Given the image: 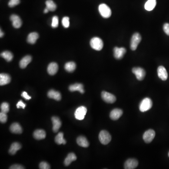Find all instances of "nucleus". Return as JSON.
I'll return each mask as SVG.
<instances>
[{
  "instance_id": "nucleus-40",
  "label": "nucleus",
  "mask_w": 169,
  "mask_h": 169,
  "mask_svg": "<svg viewBox=\"0 0 169 169\" xmlns=\"http://www.w3.org/2000/svg\"><path fill=\"white\" fill-rule=\"evenodd\" d=\"M10 169H25V168L19 164H15L13 165H12L10 167Z\"/></svg>"
},
{
  "instance_id": "nucleus-24",
  "label": "nucleus",
  "mask_w": 169,
  "mask_h": 169,
  "mask_svg": "<svg viewBox=\"0 0 169 169\" xmlns=\"http://www.w3.org/2000/svg\"><path fill=\"white\" fill-rule=\"evenodd\" d=\"M21 148V145L18 142H14L12 144L9 149V153L11 155H14L17 153V151Z\"/></svg>"
},
{
  "instance_id": "nucleus-11",
  "label": "nucleus",
  "mask_w": 169,
  "mask_h": 169,
  "mask_svg": "<svg viewBox=\"0 0 169 169\" xmlns=\"http://www.w3.org/2000/svg\"><path fill=\"white\" fill-rule=\"evenodd\" d=\"M138 165V162L135 159H129L126 161L124 165L125 169H134L136 168Z\"/></svg>"
},
{
  "instance_id": "nucleus-4",
  "label": "nucleus",
  "mask_w": 169,
  "mask_h": 169,
  "mask_svg": "<svg viewBox=\"0 0 169 169\" xmlns=\"http://www.w3.org/2000/svg\"><path fill=\"white\" fill-rule=\"evenodd\" d=\"M99 11L100 13L103 18H108L111 15V11L110 8L106 4H101L99 6Z\"/></svg>"
},
{
  "instance_id": "nucleus-2",
  "label": "nucleus",
  "mask_w": 169,
  "mask_h": 169,
  "mask_svg": "<svg viewBox=\"0 0 169 169\" xmlns=\"http://www.w3.org/2000/svg\"><path fill=\"white\" fill-rule=\"evenodd\" d=\"M153 103L149 98H145L142 100L139 104V109L141 112H144L148 111L152 108Z\"/></svg>"
},
{
  "instance_id": "nucleus-27",
  "label": "nucleus",
  "mask_w": 169,
  "mask_h": 169,
  "mask_svg": "<svg viewBox=\"0 0 169 169\" xmlns=\"http://www.w3.org/2000/svg\"><path fill=\"white\" fill-rule=\"evenodd\" d=\"M156 0H148L145 4V10L151 11L153 10L156 6Z\"/></svg>"
},
{
  "instance_id": "nucleus-43",
  "label": "nucleus",
  "mask_w": 169,
  "mask_h": 169,
  "mask_svg": "<svg viewBox=\"0 0 169 169\" xmlns=\"http://www.w3.org/2000/svg\"><path fill=\"white\" fill-rule=\"evenodd\" d=\"M49 11V10H48V8H45V9L44 11V12L45 13H47Z\"/></svg>"
},
{
  "instance_id": "nucleus-9",
  "label": "nucleus",
  "mask_w": 169,
  "mask_h": 169,
  "mask_svg": "<svg viewBox=\"0 0 169 169\" xmlns=\"http://www.w3.org/2000/svg\"><path fill=\"white\" fill-rule=\"evenodd\" d=\"M155 135V132L153 130L149 129L144 132L143 135V139L145 142L149 143L154 139Z\"/></svg>"
},
{
  "instance_id": "nucleus-3",
  "label": "nucleus",
  "mask_w": 169,
  "mask_h": 169,
  "mask_svg": "<svg viewBox=\"0 0 169 169\" xmlns=\"http://www.w3.org/2000/svg\"><path fill=\"white\" fill-rule=\"evenodd\" d=\"M99 139L103 145H107L111 141V136L108 132L105 130L100 131L99 135Z\"/></svg>"
},
{
  "instance_id": "nucleus-13",
  "label": "nucleus",
  "mask_w": 169,
  "mask_h": 169,
  "mask_svg": "<svg viewBox=\"0 0 169 169\" xmlns=\"http://www.w3.org/2000/svg\"><path fill=\"white\" fill-rule=\"evenodd\" d=\"M158 74L159 78L163 81H165L168 78V73L166 69L163 66H160L158 69Z\"/></svg>"
},
{
  "instance_id": "nucleus-29",
  "label": "nucleus",
  "mask_w": 169,
  "mask_h": 169,
  "mask_svg": "<svg viewBox=\"0 0 169 169\" xmlns=\"http://www.w3.org/2000/svg\"><path fill=\"white\" fill-rule=\"evenodd\" d=\"M76 65L73 62H69L65 63V68L66 71L69 72H74L76 69Z\"/></svg>"
},
{
  "instance_id": "nucleus-32",
  "label": "nucleus",
  "mask_w": 169,
  "mask_h": 169,
  "mask_svg": "<svg viewBox=\"0 0 169 169\" xmlns=\"http://www.w3.org/2000/svg\"><path fill=\"white\" fill-rule=\"evenodd\" d=\"M1 112L4 113H8L10 110V105L7 103H3L1 105Z\"/></svg>"
},
{
  "instance_id": "nucleus-21",
  "label": "nucleus",
  "mask_w": 169,
  "mask_h": 169,
  "mask_svg": "<svg viewBox=\"0 0 169 169\" xmlns=\"http://www.w3.org/2000/svg\"><path fill=\"white\" fill-rule=\"evenodd\" d=\"M46 136L45 131L42 129H38L35 130L33 133V137L37 140L44 139Z\"/></svg>"
},
{
  "instance_id": "nucleus-6",
  "label": "nucleus",
  "mask_w": 169,
  "mask_h": 169,
  "mask_svg": "<svg viewBox=\"0 0 169 169\" xmlns=\"http://www.w3.org/2000/svg\"><path fill=\"white\" fill-rule=\"evenodd\" d=\"M101 98L106 103L108 104H113L116 101V96L109 92L103 91L101 93Z\"/></svg>"
},
{
  "instance_id": "nucleus-23",
  "label": "nucleus",
  "mask_w": 169,
  "mask_h": 169,
  "mask_svg": "<svg viewBox=\"0 0 169 169\" xmlns=\"http://www.w3.org/2000/svg\"><path fill=\"white\" fill-rule=\"evenodd\" d=\"M32 58L30 56H24L19 62V66L22 69H24L27 67V66L28 65L29 63H30L32 61Z\"/></svg>"
},
{
  "instance_id": "nucleus-41",
  "label": "nucleus",
  "mask_w": 169,
  "mask_h": 169,
  "mask_svg": "<svg viewBox=\"0 0 169 169\" xmlns=\"http://www.w3.org/2000/svg\"><path fill=\"white\" fill-rule=\"evenodd\" d=\"M21 96H22L25 99L27 100H29L30 99H31V97H30L26 92H23L21 94Z\"/></svg>"
},
{
  "instance_id": "nucleus-44",
  "label": "nucleus",
  "mask_w": 169,
  "mask_h": 169,
  "mask_svg": "<svg viewBox=\"0 0 169 169\" xmlns=\"http://www.w3.org/2000/svg\"><path fill=\"white\" fill-rule=\"evenodd\" d=\"M168 156H169V153H168Z\"/></svg>"
},
{
  "instance_id": "nucleus-8",
  "label": "nucleus",
  "mask_w": 169,
  "mask_h": 169,
  "mask_svg": "<svg viewBox=\"0 0 169 169\" xmlns=\"http://www.w3.org/2000/svg\"><path fill=\"white\" fill-rule=\"evenodd\" d=\"M87 112V109L84 106H80L77 109L75 112V118L77 120H81L84 118Z\"/></svg>"
},
{
  "instance_id": "nucleus-28",
  "label": "nucleus",
  "mask_w": 169,
  "mask_h": 169,
  "mask_svg": "<svg viewBox=\"0 0 169 169\" xmlns=\"http://www.w3.org/2000/svg\"><path fill=\"white\" fill-rule=\"evenodd\" d=\"M55 142L58 144H65L66 143V141L65 139L63 138V133L62 132H59L56 135L55 139Z\"/></svg>"
},
{
  "instance_id": "nucleus-31",
  "label": "nucleus",
  "mask_w": 169,
  "mask_h": 169,
  "mask_svg": "<svg viewBox=\"0 0 169 169\" xmlns=\"http://www.w3.org/2000/svg\"><path fill=\"white\" fill-rule=\"evenodd\" d=\"M46 8H48L49 11H54L56 10V4L52 0H47L46 2Z\"/></svg>"
},
{
  "instance_id": "nucleus-39",
  "label": "nucleus",
  "mask_w": 169,
  "mask_h": 169,
  "mask_svg": "<svg viewBox=\"0 0 169 169\" xmlns=\"http://www.w3.org/2000/svg\"><path fill=\"white\" fill-rule=\"evenodd\" d=\"M25 106H26V104L21 100L18 101V103L17 104V107L18 109L22 108V109H24L25 108Z\"/></svg>"
},
{
  "instance_id": "nucleus-10",
  "label": "nucleus",
  "mask_w": 169,
  "mask_h": 169,
  "mask_svg": "<svg viewBox=\"0 0 169 169\" xmlns=\"http://www.w3.org/2000/svg\"><path fill=\"white\" fill-rule=\"evenodd\" d=\"M10 20L12 22L13 27L14 28H19L21 27L22 22L19 16L15 14L12 15L10 17Z\"/></svg>"
},
{
  "instance_id": "nucleus-5",
  "label": "nucleus",
  "mask_w": 169,
  "mask_h": 169,
  "mask_svg": "<svg viewBox=\"0 0 169 169\" xmlns=\"http://www.w3.org/2000/svg\"><path fill=\"white\" fill-rule=\"evenodd\" d=\"M142 40V37L140 34L138 33H135L132 35L130 43V48L131 49L134 51L136 49Z\"/></svg>"
},
{
  "instance_id": "nucleus-37",
  "label": "nucleus",
  "mask_w": 169,
  "mask_h": 169,
  "mask_svg": "<svg viewBox=\"0 0 169 169\" xmlns=\"http://www.w3.org/2000/svg\"><path fill=\"white\" fill-rule=\"evenodd\" d=\"M39 168L40 169H49L50 166L46 162H42L40 164Z\"/></svg>"
},
{
  "instance_id": "nucleus-42",
  "label": "nucleus",
  "mask_w": 169,
  "mask_h": 169,
  "mask_svg": "<svg viewBox=\"0 0 169 169\" xmlns=\"http://www.w3.org/2000/svg\"><path fill=\"white\" fill-rule=\"evenodd\" d=\"M3 35H4V33H3L2 31V30H1V31H0V37H1V38H2Z\"/></svg>"
},
{
  "instance_id": "nucleus-15",
  "label": "nucleus",
  "mask_w": 169,
  "mask_h": 169,
  "mask_svg": "<svg viewBox=\"0 0 169 169\" xmlns=\"http://www.w3.org/2000/svg\"><path fill=\"white\" fill-rule=\"evenodd\" d=\"M53 124V131L54 132H57L62 126V123L59 117L53 116L52 117Z\"/></svg>"
},
{
  "instance_id": "nucleus-25",
  "label": "nucleus",
  "mask_w": 169,
  "mask_h": 169,
  "mask_svg": "<svg viewBox=\"0 0 169 169\" xmlns=\"http://www.w3.org/2000/svg\"><path fill=\"white\" fill-rule=\"evenodd\" d=\"M76 159H77V157L75 154L73 153H71L68 155L67 158L65 159L64 164L66 166H69L72 162H73Z\"/></svg>"
},
{
  "instance_id": "nucleus-19",
  "label": "nucleus",
  "mask_w": 169,
  "mask_h": 169,
  "mask_svg": "<svg viewBox=\"0 0 169 169\" xmlns=\"http://www.w3.org/2000/svg\"><path fill=\"white\" fill-rule=\"evenodd\" d=\"M58 70V66L56 62H51L48 67V73L50 75H54L57 73Z\"/></svg>"
},
{
  "instance_id": "nucleus-12",
  "label": "nucleus",
  "mask_w": 169,
  "mask_h": 169,
  "mask_svg": "<svg viewBox=\"0 0 169 169\" xmlns=\"http://www.w3.org/2000/svg\"><path fill=\"white\" fill-rule=\"evenodd\" d=\"M126 50L125 48L115 47L114 49V56L116 59H121L126 54Z\"/></svg>"
},
{
  "instance_id": "nucleus-33",
  "label": "nucleus",
  "mask_w": 169,
  "mask_h": 169,
  "mask_svg": "<svg viewBox=\"0 0 169 169\" xmlns=\"http://www.w3.org/2000/svg\"><path fill=\"white\" fill-rule=\"evenodd\" d=\"M62 24L65 28H68L70 26L69 18L68 17H63L62 19Z\"/></svg>"
},
{
  "instance_id": "nucleus-26",
  "label": "nucleus",
  "mask_w": 169,
  "mask_h": 169,
  "mask_svg": "<svg viewBox=\"0 0 169 169\" xmlns=\"http://www.w3.org/2000/svg\"><path fill=\"white\" fill-rule=\"evenodd\" d=\"M39 38L38 33L33 32L29 34L27 37V42L29 43L33 44L36 42V40Z\"/></svg>"
},
{
  "instance_id": "nucleus-38",
  "label": "nucleus",
  "mask_w": 169,
  "mask_h": 169,
  "mask_svg": "<svg viewBox=\"0 0 169 169\" xmlns=\"http://www.w3.org/2000/svg\"><path fill=\"white\" fill-rule=\"evenodd\" d=\"M163 30L164 32L167 35L169 36V24L165 23L163 26Z\"/></svg>"
},
{
  "instance_id": "nucleus-36",
  "label": "nucleus",
  "mask_w": 169,
  "mask_h": 169,
  "mask_svg": "<svg viewBox=\"0 0 169 169\" xmlns=\"http://www.w3.org/2000/svg\"><path fill=\"white\" fill-rule=\"evenodd\" d=\"M7 121V116L6 113L1 112L0 113V121L2 123H5Z\"/></svg>"
},
{
  "instance_id": "nucleus-18",
  "label": "nucleus",
  "mask_w": 169,
  "mask_h": 169,
  "mask_svg": "<svg viewBox=\"0 0 169 169\" xmlns=\"http://www.w3.org/2000/svg\"><path fill=\"white\" fill-rule=\"evenodd\" d=\"M10 131L11 132L16 134H21L22 132V128L18 123H13L10 126Z\"/></svg>"
},
{
  "instance_id": "nucleus-34",
  "label": "nucleus",
  "mask_w": 169,
  "mask_h": 169,
  "mask_svg": "<svg viewBox=\"0 0 169 169\" xmlns=\"http://www.w3.org/2000/svg\"><path fill=\"white\" fill-rule=\"evenodd\" d=\"M59 24V19L57 16H54L52 18V26L53 28H56Z\"/></svg>"
},
{
  "instance_id": "nucleus-16",
  "label": "nucleus",
  "mask_w": 169,
  "mask_h": 169,
  "mask_svg": "<svg viewBox=\"0 0 169 169\" xmlns=\"http://www.w3.org/2000/svg\"><path fill=\"white\" fill-rule=\"evenodd\" d=\"M69 89L71 92L79 91L81 94H84V92L83 85L80 83H75L72 84L69 87Z\"/></svg>"
},
{
  "instance_id": "nucleus-17",
  "label": "nucleus",
  "mask_w": 169,
  "mask_h": 169,
  "mask_svg": "<svg viewBox=\"0 0 169 169\" xmlns=\"http://www.w3.org/2000/svg\"><path fill=\"white\" fill-rule=\"evenodd\" d=\"M11 81V76L6 73L0 74V85L4 86L10 83Z\"/></svg>"
},
{
  "instance_id": "nucleus-30",
  "label": "nucleus",
  "mask_w": 169,
  "mask_h": 169,
  "mask_svg": "<svg viewBox=\"0 0 169 169\" xmlns=\"http://www.w3.org/2000/svg\"><path fill=\"white\" fill-rule=\"evenodd\" d=\"M1 56L7 62H11L13 58V55L10 51H5L1 54Z\"/></svg>"
},
{
  "instance_id": "nucleus-22",
  "label": "nucleus",
  "mask_w": 169,
  "mask_h": 169,
  "mask_svg": "<svg viewBox=\"0 0 169 169\" xmlns=\"http://www.w3.org/2000/svg\"><path fill=\"white\" fill-rule=\"evenodd\" d=\"M77 143L80 147L88 148L89 146L88 141L85 137L80 136L77 139Z\"/></svg>"
},
{
  "instance_id": "nucleus-20",
  "label": "nucleus",
  "mask_w": 169,
  "mask_h": 169,
  "mask_svg": "<svg viewBox=\"0 0 169 169\" xmlns=\"http://www.w3.org/2000/svg\"><path fill=\"white\" fill-rule=\"evenodd\" d=\"M48 96L49 98L53 99L55 100H60L61 99V94L60 92L54 90H50L48 93Z\"/></svg>"
},
{
  "instance_id": "nucleus-14",
  "label": "nucleus",
  "mask_w": 169,
  "mask_h": 169,
  "mask_svg": "<svg viewBox=\"0 0 169 169\" xmlns=\"http://www.w3.org/2000/svg\"><path fill=\"white\" fill-rule=\"evenodd\" d=\"M123 110L120 109H115L110 113V117L113 120H118L123 115Z\"/></svg>"
},
{
  "instance_id": "nucleus-35",
  "label": "nucleus",
  "mask_w": 169,
  "mask_h": 169,
  "mask_svg": "<svg viewBox=\"0 0 169 169\" xmlns=\"http://www.w3.org/2000/svg\"><path fill=\"white\" fill-rule=\"evenodd\" d=\"M20 0H10L8 5L10 7L12 8L18 5L20 3Z\"/></svg>"
},
{
  "instance_id": "nucleus-1",
  "label": "nucleus",
  "mask_w": 169,
  "mask_h": 169,
  "mask_svg": "<svg viewBox=\"0 0 169 169\" xmlns=\"http://www.w3.org/2000/svg\"><path fill=\"white\" fill-rule=\"evenodd\" d=\"M90 46L91 48L97 51H100L104 46V42L100 38L94 37L90 40Z\"/></svg>"
},
{
  "instance_id": "nucleus-7",
  "label": "nucleus",
  "mask_w": 169,
  "mask_h": 169,
  "mask_svg": "<svg viewBox=\"0 0 169 169\" xmlns=\"http://www.w3.org/2000/svg\"><path fill=\"white\" fill-rule=\"evenodd\" d=\"M132 73L135 74L138 80L141 81L145 78L146 72L143 68L141 67H134L132 69Z\"/></svg>"
}]
</instances>
